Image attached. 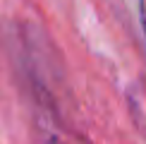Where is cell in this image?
Here are the masks:
<instances>
[{
  "mask_svg": "<svg viewBox=\"0 0 146 144\" xmlns=\"http://www.w3.org/2000/svg\"><path fill=\"white\" fill-rule=\"evenodd\" d=\"M141 27H144V36H146V0H141Z\"/></svg>",
  "mask_w": 146,
  "mask_h": 144,
  "instance_id": "obj_1",
  "label": "cell"
}]
</instances>
